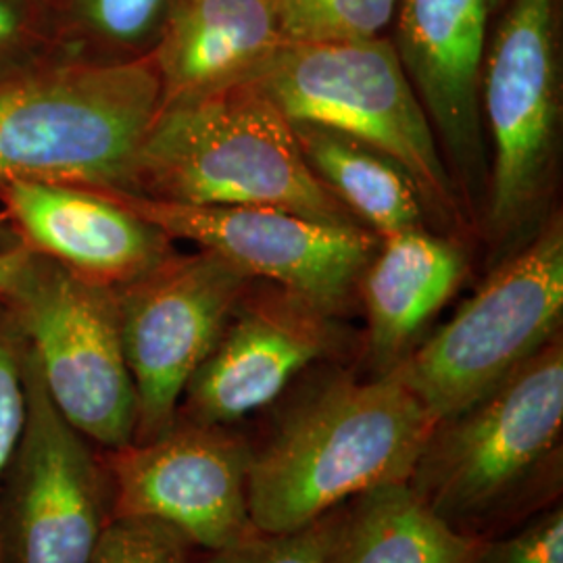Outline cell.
Segmentation results:
<instances>
[{"mask_svg":"<svg viewBox=\"0 0 563 563\" xmlns=\"http://www.w3.org/2000/svg\"><path fill=\"white\" fill-rule=\"evenodd\" d=\"M437 422L395 372L316 386L262 446H251L253 528L295 532L367 490L407 483Z\"/></svg>","mask_w":563,"mask_h":563,"instance_id":"cell-1","label":"cell"},{"mask_svg":"<svg viewBox=\"0 0 563 563\" xmlns=\"http://www.w3.org/2000/svg\"><path fill=\"white\" fill-rule=\"evenodd\" d=\"M123 190L184 205L276 207L316 222L362 225L313 176L292 123L255 80L163 104Z\"/></svg>","mask_w":563,"mask_h":563,"instance_id":"cell-2","label":"cell"},{"mask_svg":"<svg viewBox=\"0 0 563 563\" xmlns=\"http://www.w3.org/2000/svg\"><path fill=\"white\" fill-rule=\"evenodd\" d=\"M162 109L153 57H57L0 76V188L9 181L128 186Z\"/></svg>","mask_w":563,"mask_h":563,"instance_id":"cell-3","label":"cell"},{"mask_svg":"<svg viewBox=\"0 0 563 563\" xmlns=\"http://www.w3.org/2000/svg\"><path fill=\"white\" fill-rule=\"evenodd\" d=\"M562 428L558 334L481 401L434 423L407 484L444 522L474 534L562 453Z\"/></svg>","mask_w":563,"mask_h":563,"instance_id":"cell-4","label":"cell"},{"mask_svg":"<svg viewBox=\"0 0 563 563\" xmlns=\"http://www.w3.org/2000/svg\"><path fill=\"white\" fill-rule=\"evenodd\" d=\"M255 81L288 120L383 151L418 184L430 218L462 222L453 172L393 42H288Z\"/></svg>","mask_w":563,"mask_h":563,"instance_id":"cell-5","label":"cell"},{"mask_svg":"<svg viewBox=\"0 0 563 563\" xmlns=\"http://www.w3.org/2000/svg\"><path fill=\"white\" fill-rule=\"evenodd\" d=\"M562 318L563 225L555 216L390 372L437 420L449 418L481 401L562 334Z\"/></svg>","mask_w":563,"mask_h":563,"instance_id":"cell-6","label":"cell"},{"mask_svg":"<svg viewBox=\"0 0 563 563\" xmlns=\"http://www.w3.org/2000/svg\"><path fill=\"white\" fill-rule=\"evenodd\" d=\"M0 302L20 325L63 418L107 451L134 443L139 401L115 290L30 253Z\"/></svg>","mask_w":563,"mask_h":563,"instance_id":"cell-7","label":"cell"},{"mask_svg":"<svg viewBox=\"0 0 563 563\" xmlns=\"http://www.w3.org/2000/svg\"><path fill=\"white\" fill-rule=\"evenodd\" d=\"M25 420L0 481L2 563H88L113 514L104 449L63 418L25 342Z\"/></svg>","mask_w":563,"mask_h":563,"instance_id":"cell-8","label":"cell"},{"mask_svg":"<svg viewBox=\"0 0 563 563\" xmlns=\"http://www.w3.org/2000/svg\"><path fill=\"white\" fill-rule=\"evenodd\" d=\"M481 111L493 142L486 228L499 242L543 207L560 130L555 0H511L486 48Z\"/></svg>","mask_w":563,"mask_h":563,"instance_id":"cell-9","label":"cell"},{"mask_svg":"<svg viewBox=\"0 0 563 563\" xmlns=\"http://www.w3.org/2000/svg\"><path fill=\"white\" fill-rule=\"evenodd\" d=\"M97 190L172 241L192 242L334 318L355 302L363 269L380 246V236L363 225L316 222L276 207L184 205L120 188Z\"/></svg>","mask_w":563,"mask_h":563,"instance_id":"cell-10","label":"cell"},{"mask_svg":"<svg viewBox=\"0 0 563 563\" xmlns=\"http://www.w3.org/2000/svg\"><path fill=\"white\" fill-rule=\"evenodd\" d=\"M251 282L236 265L199 249L190 255L176 251L115 290L139 401L134 443H146L174 423L186 384L220 341Z\"/></svg>","mask_w":563,"mask_h":563,"instance_id":"cell-11","label":"cell"},{"mask_svg":"<svg viewBox=\"0 0 563 563\" xmlns=\"http://www.w3.org/2000/svg\"><path fill=\"white\" fill-rule=\"evenodd\" d=\"M113 514L169 523L209 553L257 532L249 518L251 444L230 426L174 423L146 443L104 449Z\"/></svg>","mask_w":563,"mask_h":563,"instance_id":"cell-12","label":"cell"},{"mask_svg":"<svg viewBox=\"0 0 563 563\" xmlns=\"http://www.w3.org/2000/svg\"><path fill=\"white\" fill-rule=\"evenodd\" d=\"M341 344L334 316L272 282L253 280L186 384L176 416L213 426L241 422Z\"/></svg>","mask_w":563,"mask_h":563,"instance_id":"cell-13","label":"cell"},{"mask_svg":"<svg viewBox=\"0 0 563 563\" xmlns=\"http://www.w3.org/2000/svg\"><path fill=\"white\" fill-rule=\"evenodd\" d=\"M0 211L30 253L113 290L176 253L174 241L157 225L90 186L9 181L0 188Z\"/></svg>","mask_w":563,"mask_h":563,"instance_id":"cell-14","label":"cell"},{"mask_svg":"<svg viewBox=\"0 0 563 563\" xmlns=\"http://www.w3.org/2000/svg\"><path fill=\"white\" fill-rule=\"evenodd\" d=\"M490 0H401L395 51L446 159L465 180L483 167V86Z\"/></svg>","mask_w":563,"mask_h":563,"instance_id":"cell-15","label":"cell"},{"mask_svg":"<svg viewBox=\"0 0 563 563\" xmlns=\"http://www.w3.org/2000/svg\"><path fill=\"white\" fill-rule=\"evenodd\" d=\"M284 44L278 0H169L151 51L162 107L257 80Z\"/></svg>","mask_w":563,"mask_h":563,"instance_id":"cell-16","label":"cell"},{"mask_svg":"<svg viewBox=\"0 0 563 563\" xmlns=\"http://www.w3.org/2000/svg\"><path fill=\"white\" fill-rule=\"evenodd\" d=\"M465 272L462 246L430 228L380 239L357 286L367 318V360L376 374L395 369L418 346L426 325L455 295Z\"/></svg>","mask_w":563,"mask_h":563,"instance_id":"cell-17","label":"cell"},{"mask_svg":"<svg viewBox=\"0 0 563 563\" xmlns=\"http://www.w3.org/2000/svg\"><path fill=\"white\" fill-rule=\"evenodd\" d=\"M484 541L444 522L409 484H386L342 505L325 563H470Z\"/></svg>","mask_w":563,"mask_h":563,"instance_id":"cell-18","label":"cell"},{"mask_svg":"<svg viewBox=\"0 0 563 563\" xmlns=\"http://www.w3.org/2000/svg\"><path fill=\"white\" fill-rule=\"evenodd\" d=\"M290 123L313 176L363 228L380 239L428 228L422 192L399 163L339 130L307 121Z\"/></svg>","mask_w":563,"mask_h":563,"instance_id":"cell-19","label":"cell"},{"mask_svg":"<svg viewBox=\"0 0 563 563\" xmlns=\"http://www.w3.org/2000/svg\"><path fill=\"white\" fill-rule=\"evenodd\" d=\"M169 0H69L76 38L69 55L120 63L151 55Z\"/></svg>","mask_w":563,"mask_h":563,"instance_id":"cell-20","label":"cell"},{"mask_svg":"<svg viewBox=\"0 0 563 563\" xmlns=\"http://www.w3.org/2000/svg\"><path fill=\"white\" fill-rule=\"evenodd\" d=\"M401 0H278L286 42H365L380 38Z\"/></svg>","mask_w":563,"mask_h":563,"instance_id":"cell-21","label":"cell"},{"mask_svg":"<svg viewBox=\"0 0 563 563\" xmlns=\"http://www.w3.org/2000/svg\"><path fill=\"white\" fill-rule=\"evenodd\" d=\"M192 549L195 544L169 523L115 516L88 563H192Z\"/></svg>","mask_w":563,"mask_h":563,"instance_id":"cell-22","label":"cell"},{"mask_svg":"<svg viewBox=\"0 0 563 563\" xmlns=\"http://www.w3.org/2000/svg\"><path fill=\"white\" fill-rule=\"evenodd\" d=\"M339 509L295 532H253L239 543L213 551L207 563H325Z\"/></svg>","mask_w":563,"mask_h":563,"instance_id":"cell-23","label":"cell"},{"mask_svg":"<svg viewBox=\"0 0 563 563\" xmlns=\"http://www.w3.org/2000/svg\"><path fill=\"white\" fill-rule=\"evenodd\" d=\"M69 57L59 36L41 21L36 0H0V76Z\"/></svg>","mask_w":563,"mask_h":563,"instance_id":"cell-24","label":"cell"},{"mask_svg":"<svg viewBox=\"0 0 563 563\" xmlns=\"http://www.w3.org/2000/svg\"><path fill=\"white\" fill-rule=\"evenodd\" d=\"M23 365L25 339L11 311L0 302V481L18 446L25 420Z\"/></svg>","mask_w":563,"mask_h":563,"instance_id":"cell-25","label":"cell"},{"mask_svg":"<svg viewBox=\"0 0 563 563\" xmlns=\"http://www.w3.org/2000/svg\"><path fill=\"white\" fill-rule=\"evenodd\" d=\"M470 563H563L562 505L499 541H484Z\"/></svg>","mask_w":563,"mask_h":563,"instance_id":"cell-26","label":"cell"},{"mask_svg":"<svg viewBox=\"0 0 563 563\" xmlns=\"http://www.w3.org/2000/svg\"><path fill=\"white\" fill-rule=\"evenodd\" d=\"M27 257H30V249L21 244L13 234L11 239L0 242V297L11 286V282L15 280Z\"/></svg>","mask_w":563,"mask_h":563,"instance_id":"cell-27","label":"cell"},{"mask_svg":"<svg viewBox=\"0 0 563 563\" xmlns=\"http://www.w3.org/2000/svg\"><path fill=\"white\" fill-rule=\"evenodd\" d=\"M11 239V230H9V222H7V216L0 211V242Z\"/></svg>","mask_w":563,"mask_h":563,"instance_id":"cell-28","label":"cell"}]
</instances>
